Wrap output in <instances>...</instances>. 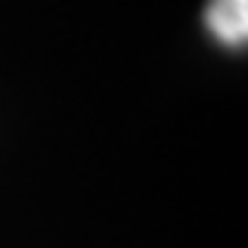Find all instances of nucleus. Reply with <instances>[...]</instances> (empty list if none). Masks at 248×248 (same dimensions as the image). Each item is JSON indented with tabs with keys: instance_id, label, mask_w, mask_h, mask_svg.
<instances>
[{
	"instance_id": "obj_1",
	"label": "nucleus",
	"mask_w": 248,
	"mask_h": 248,
	"mask_svg": "<svg viewBox=\"0 0 248 248\" xmlns=\"http://www.w3.org/2000/svg\"><path fill=\"white\" fill-rule=\"evenodd\" d=\"M206 27L227 48H242L248 42V0H209Z\"/></svg>"
}]
</instances>
